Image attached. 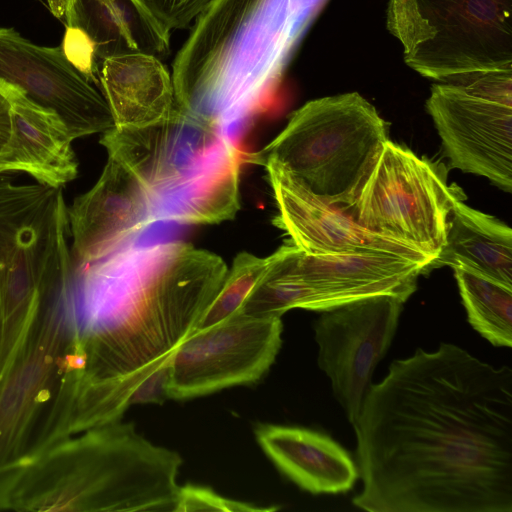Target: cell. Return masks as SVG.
Returning a JSON list of instances; mask_svg holds the SVG:
<instances>
[{
	"label": "cell",
	"instance_id": "6da1fadb",
	"mask_svg": "<svg viewBox=\"0 0 512 512\" xmlns=\"http://www.w3.org/2000/svg\"><path fill=\"white\" fill-rule=\"evenodd\" d=\"M369 512H512V369L441 343L393 361L352 425Z\"/></svg>",
	"mask_w": 512,
	"mask_h": 512
},
{
	"label": "cell",
	"instance_id": "7a4b0ae2",
	"mask_svg": "<svg viewBox=\"0 0 512 512\" xmlns=\"http://www.w3.org/2000/svg\"><path fill=\"white\" fill-rule=\"evenodd\" d=\"M180 455L122 419L68 437L29 460L9 510L174 512Z\"/></svg>",
	"mask_w": 512,
	"mask_h": 512
},
{
	"label": "cell",
	"instance_id": "3957f363",
	"mask_svg": "<svg viewBox=\"0 0 512 512\" xmlns=\"http://www.w3.org/2000/svg\"><path fill=\"white\" fill-rule=\"evenodd\" d=\"M281 0H210L172 67L176 107L220 127L256 110L283 59Z\"/></svg>",
	"mask_w": 512,
	"mask_h": 512
},
{
	"label": "cell",
	"instance_id": "277c9868",
	"mask_svg": "<svg viewBox=\"0 0 512 512\" xmlns=\"http://www.w3.org/2000/svg\"><path fill=\"white\" fill-rule=\"evenodd\" d=\"M62 188L15 185L0 174V311L3 373L42 307L73 292ZM2 373V374H3Z\"/></svg>",
	"mask_w": 512,
	"mask_h": 512
},
{
	"label": "cell",
	"instance_id": "5b68a950",
	"mask_svg": "<svg viewBox=\"0 0 512 512\" xmlns=\"http://www.w3.org/2000/svg\"><path fill=\"white\" fill-rule=\"evenodd\" d=\"M388 125L357 92L311 100L246 161L282 165L316 195L347 210L358 198L385 142Z\"/></svg>",
	"mask_w": 512,
	"mask_h": 512
},
{
	"label": "cell",
	"instance_id": "8992f818",
	"mask_svg": "<svg viewBox=\"0 0 512 512\" xmlns=\"http://www.w3.org/2000/svg\"><path fill=\"white\" fill-rule=\"evenodd\" d=\"M387 26L425 77L465 86L512 72V0H389Z\"/></svg>",
	"mask_w": 512,
	"mask_h": 512
},
{
	"label": "cell",
	"instance_id": "52a82bcc",
	"mask_svg": "<svg viewBox=\"0 0 512 512\" xmlns=\"http://www.w3.org/2000/svg\"><path fill=\"white\" fill-rule=\"evenodd\" d=\"M464 196L435 164L387 140L345 211L366 230L414 248L432 264L444 246L452 207Z\"/></svg>",
	"mask_w": 512,
	"mask_h": 512
},
{
	"label": "cell",
	"instance_id": "ba28073f",
	"mask_svg": "<svg viewBox=\"0 0 512 512\" xmlns=\"http://www.w3.org/2000/svg\"><path fill=\"white\" fill-rule=\"evenodd\" d=\"M75 333L74 300L47 302L17 355L0 377V510L29 461L31 442L51 400Z\"/></svg>",
	"mask_w": 512,
	"mask_h": 512
},
{
	"label": "cell",
	"instance_id": "9c48e42d",
	"mask_svg": "<svg viewBox=\"0 0 512 512\" xmlns=\"http://www.w3.org/2000/svg\"><path fill=\"white\" fill-rule=\"evenodd\" d=\"M100 144L144 187L152 214L236 149L222 127L177 107L156 125L112 127Z\"/></svg>",
	"mask_w": 512,
	"mask_h": 512
},
{
	"label": "cell",
	"instance_id": "30bf717a",
	"mask_svg": "<svg viewBox=\"0 0 512 512\" xmlns=\"http://www.w3.org/2000/svg\"><path fill=\"white\" fill-rule=\"evenodd\" d=\"M282 331L281 317L237 313L192 333L173 355L168 398L186 400L256 383L274 363Z\"/></svg>",
	"mask_w": 512,
	"mask_h": 512
},
{
	"label": "cell",
	"instance_id": "8fae6325",
	"mask_svg": "<svg viewBox=\"0 0 512 512\" xmlns=\"http://www.w3.org/2000/svg\"><path fill=\"white\" fill-rule=\"evenodd\" d=\"M403 304L392 295L366 297L321 311L313 325L319 368L352 425L373 371L391 345Z\"/></svg>",
	"mask_w": 512,
	"mask_h": 512
},
{
	"label": "cell",
	"instance_id": "7c38bea8",
	"mask_svg": "<svg viewBox=\"0 0 512 512\" xmlns=\"http://www.w3.org/2000/svg\"><path fill=\"white\" fill-rule=\"evenodd\" d=\"M0 81L58 114L73 139L114 127L103 94L66 59L61 47L36 45L13 28L0 27Z\"/></svg>",
	"mask_w": 512,
	"mask_h": 512
},
{
	"label": "cell",
	"instance_id": "4fadbf2b",
	"mask_svg": "<svg viewBox=\"0 0 512 512\" xmlns=\"http://www.w3.org/2000/svg\"><path fill=\"white\" fill-rule=\"evenodd\" d=\"M453 168L512 190V105L450 83L434 84L426 102Z\"/></svg>",
	"mask_w": 512,
	"mask_h": 512
},
{
	"label": "cell",
	"instance_id": "5bb4252c",
	"mask_svg": "<svg viewBox=\"0 0 512 512\" xmlns=\"http://www.w3.org/2000/svg\"><path fill=\"white\" fill-rule=\"evenodd\" d=\"M278 209L272 223L309 255L384 252L430 267L414 248L372 233L341 207L316 195L300 178L275 162L264 165Z\"/></svg>",
	"mask_w": 512,
	"mask_h": 512
},
{
	"label": "cell",
	"instance_id": "9a60e30c",
	"mask_svg": "<svg viewBox=\"0 0 512 512\" xmlns=\"http://www.w3.org/2000/svg\"><path fill=\"white\" fill-rule=\"evenodd\" d=\"M74 276L99 263L152 222L151 200L136 177L108 156L94 186L67 208Z\"/></svg>",
	"mask_w": 512,
	"mask_h": 512
},
{
	"label": "cell",
	"instance_id": "2e32d148",
	"mask_svg": "<svg viewBox=\"0 0 512 512\" xmlns=\"http://www.w3.org/2000/svg\"><path fill=\"white\" fill-rule=\"evenodd\" d=\"M283 245L289 269L314 292L319 312L376 295H392L405 302L426 269L384 252L309 255L292 242Z\"/></svg>",
	"mask_w": 512,
	"mask_h": 512
},
{
	"label": "cell",
	"instance_id": "e0dca14e",
	"mask_svg": "<svg viewBox=\"0 0 512 512\" xmlns=\"http://www.w3.org/2000/svg\"><path fill=\"white\" fill-rule=\"evenodd\" d=\"M10 103L11 129L0 153V174L21 172L39 184L62 188L78 175L68 127L58 114L0 81Z\"/></svg>",
	"mask_w": 512,
	"mask_h": 512
},
{
	"label": "cell",
	"instance_id": "ac0fdd59",
	"mask_svg": "<svg viewBox=\"0 0 512 512\" xmlns=\"http://www.w3.org/2000/svg\"><path fill=\"white\" fill-rule=\"evenodd\" d=\"M255 437L278 470L312 494L347 492L359 476L349 453L320 432L296 426L259 424Z\"/></svg>",
	"mask_w": 512,
	"mask_h": 512
},
{
	"label": "cell",
	"instance_id": "d6986e66",
	"mask_svg": "<svg viewBox=\"0 0 512 512\" xmlns=\"http://www.w3.org/2000/svg\"><path fill=\"white\" fill-rule=\"evenodd\" d=\"M98 80L116 129L156 125L176 109L171 74L152 53L134 51L102 59Z\"/></svg>",
	"mask_w": 512,
	"mask_h": 512
},
{
	"label": "cell",
	"instance_id": "ffe728a7",
	"mask_svg": "<svg viewBox=\"0 0 512 512\" xmlns=\"http://www.w3.org/2000/svg\"><path fill=\"white\" fill-rule=\"evenodd\" d=\"M461 267L512 288V230L499 219L457 200L445 243L430 267Z\"/></svg>",
	"mask_w": 512,
	"mask_h": 512
},
{
	"label": "cell",
	"instance_id": "44dd1931",
	"mask_svg": "<svg viewBox=\"0 0 512 512\" xmlns=\"http://www.w3.org/2000/svg\"><path fill=\"white\" fill-rule=\"evenodd\" d=\"M240 161L237 149L181 193L159 207L154 221L215 224L232 220L240 208Z\"/></svg>",
	"mask_w": 512,
	"mask_h": 512
},
{
	"label": "cell",
	"instance_id": "7402d4cb",
	"mask_svg": "<svg viewBox=\"0 0 512 512\" xmlns=\"http://www.w3.org/2000/svg\"><path fill=\"white\" fill-rule=\"evenodd\" d=\"M128 0H67L66 26L83 30L95 45L98 62L107 57L144 51L128 16Z\"/></svg>",
	"mask_w": 512,
	"mask_h": 512
},
{
	"label": "cell",
	"instance_id": "603a6c76",
	"mask_svg": "<svg viewBox=\"0 0 512 512\" xmlns=\"http://www.w3.org/2000/svg\"><path fill=\"white\" fill-rule=\"evenodd\" d=\"M454 275L470 325L492 345L512 346V288L455 267Z\"/></svg>",
	"mask_w": 512,
	"mask_h": 512
},
{
	"label": "cell",
	"instance_id": "cb8c5ba5",
	"mask_svg": "<svg viewBox=\"0 0 512 512\" xmlns=\"http://www.w3.org/2000/svg\"><path fill=\"white\" fill-rule=\"evenodd\" d=\"M272 260L241 252L234 258L225 280L192 333L205 330L237 314L264 276Z\"/></svg>",
	"mask_w": 512,
	"mask_h": 512
},
{
	"label": "cell",
	"instance_id": "d4e9b609",
	"mask_svg": "<svg viewBox=\"0 0 512 512\" xmlns=\"http://www.w3.org/2000/svg\"><path fill=\"white\" fill-rule=\"evenodd\" d=\"M277 507H260L251 503L225 498L208 487L187 484L180 486L174 512H269Z\"/></svg>",
	"mask_w": 512,
	"mask_h": 512
},
{
	"label": "cell",
	"instance_id": "484cf974",
	"mask_svg": "<svg viewBox=\"0 0 512 512\" xmlns=\"http://www.w3.org/2000/svg\"><path fill=\"white\" fill-rule=\"evenodd\" d=\"M66 59L91 83L99 86L95 45L80 28L66 26L62 46Z\"/></svg>",
	"mask_w": 512,
	"mask_h": 512
},
{
	"label": "cell",
	"instance_id": "4316f807",
	"mask_svg": "<svg viewBox=\"0 0 512 512\" xmlns=\"http://www.w3.org/2000/svg\"><path fill=\"white\" fill-rule=\"evenodd\" d=\"M210 0H141L167 30L187 28Z\"/></svg>",
	"mask_w": 512,
	"mask_h": 512
},
{
	"label": "cell",
	"instance_id": "83f0119b",
	"mask_svg": "<svg viewBox=\"0 0 512 512\" xmlns=\"http://www.w3.org/2000/svg\"><path fill=\"white\" fill-rule=\"evenodd\" d=\"M171 362L156 370L139 386L132 397V405L160 404L169 399L168 384Z\"/></svg>",
	"mask_w": 512,
	"mask_h": 512
},
{
	"label": "cell",
	"instance_id": "f1b7e54d",
	"mask_svg": "<svg viewBox=\"0 0 512 512\" xmlns=\"http://www.w3.org/2000/svg\"><path fill=\"white\" fill-rule=\"evenodd\" d=\"M11 129L10 103L0 85V153L3 150Z\"/></svg>",
	"mask_w": 512,
	"mask_h": 512
},
{
	"label": "cell",
	"instance_id": "f546056e",
	"mask_svg": "<svg viewBox=\"0 0 512 512\" xmlns=\"http://www.w3.org/2000/svg\"><path fill=\"white\" fill-rule=\"evenodd\" d=\"M1 345H2V319H1V311H0V377L2 375V363H1Z\"/></svg>",
	"mask_w": 512,
	"mask_h": 512
}]
</instances>
